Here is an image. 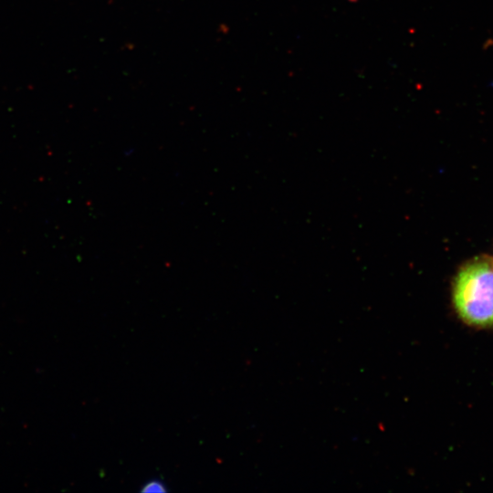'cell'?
I'll return each mask as SVG.
<instances>
[{"mask_svg": "<svg viewBox=\"0 0 493 493\" xmlns=\"http://www.w3.org/2000/svg\"><path fill=\"white\" fill-rule=\"evenodd\" d=\"M167 490L165 485L158 480L152 479L144 484L141 489L142 492H165Z\"/></svg>", "mask_w": 493, "mask_h": 493, "instance_id": "2", "label": "cell"}, {"mask_svg": "<svg viewBox=\"0 0 493 493\" xmlns=\"http://www.w3.org/2000/svg\"><path fill=\"white\" fill-rule=\"evenodd\" d=\"M452 296L466 323L493 327V258L481 255L465 262L454 278Z\"/></svg>", "mask_w": 493, "mask_h": 493, "instance_id": "1", "label": "cell"}]
</instances>
